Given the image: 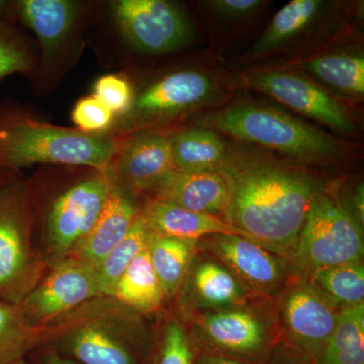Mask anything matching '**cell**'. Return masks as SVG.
Wrapping results in <instances>:
<instances>
[{
	"instance_id": "cell-30",
	"label": "cell",
	"mask_w": 364,
	"mask_h": 364,
	"mask_svg": "<svg viewBox=\"0 0 364 364\" xmlns=\"http://www.w3.org/2000/svg\"><path fill=\"white\" fill-rule=\"evenodd\" d=\"M148 364H193V352L186 327L169 318L162 327Z\"/></svg>"
},
{
	"instance_id": "cell-12",
	"label": "cell",
	"mask_w": 364,
	"mask_h": 364,
	"mask_svg": "<svg viewBox=\"0 0 364 364\" xmlns=\"http://www.w3.org/2000/svg\"><path fill=\"white\" fill-rule=\"evenodd\" d=\"M174 169L171 136L142 132L122 140L109 171L114 186L139 198Z\"/></svg>"
},
{
	"instance_id": "cell-19",
	"label": "cell",
	"mask_w": 364,
	"mask_h": 364,
	"mask_svg": "<svg viewBox=\"0 0 364 364\" xmlns=\"http://www.w3.org/2000/svg\"><path fill=\"white\" fill-rule=\"evenodd\" d=\"M140 214L152 233L174 238L200 241L205 236L237 235L250 238L215 215L193 212L165 200L149 198L140 207Z\"/></svg>"
},
{
	"instance_id": "cell-23",
	"label": "cell",
	"mask_w": 364,
	"mask_h": 364,
	"mask_svg": "<svg viewBox=\"0 0 364 364\" xmlns=\"http://www.w3.org/2000/svg\"><path fill=\"white\" fill-rule=\"evenodd\" d=\"M324 9L321 0H293L273 16L267 31L248 52L249 58L257 59L272 54L304 33Z\"/></svg>"
},
{
	"instance_id": "cell-37",
	"label": "cell",
	"mask_w": 364,
	"mask_h": 364,
	"mask_svg": "<svg viewBox=\"0 0 364 364\" xmlns=\"http://www.w3.org/2000/svg\"><path fill=\"white\" fill-rule=\"evenodd\" d=\"M14 21V2L0 0V23H13Z\"/></svg>"
},
{
	"instance_id": "cell-35",
	"label": "cell",
	"mask_w": 364,
	"mask_h": 364,
	"mask_svg": "<svg viewBox=\"0 0 364 364\" xmlns=\"http://www.w3.org/2000/svg\"><path fill=\"white\" fill-rule=\"evenodd\" d=\"M28 364H78L47 349L37 348L26 358Z\"/></svg>"
},
{
	"instance_id": "cell-26",
	"label": "cell",
	"mask_w": 364,
	"mask_h": 364,
	"mask_svg": "<svg viewBox=\"0 0 364 364\" xmlns=\"http://www.w3.org/2000/svg\"><path fill=\"white\" fill-rule=\"evenodd\" d=\"M305 68L318 80L345 95H363L364 59L360 54L324 55L306 61Z\"/></svg>"
},
{
	"instance_id": "cell-18",
	"label": "cell",
	"mask_w": 364,
	"mask_h": 364,
	"mask_svg": "<svg viewBox=\"0 0 364 364\" xmlns=\"http://www.w3.org/2000/svg\"><path fill=\"white\" fill-rule=\"evenodd\" d=\"M82 9L81 2L70 0H20L14 2V20L35 33L44 59H49L70 37Z\"/></svg>"
},
{
	"instance_id": "cell-39",
	"label": "cell",
	"mask_w": 364,
	"mask_h": 364,
	"mask_svg": "<svg viewBox=\"0 0 364 364\" xmlns=\"http://www.w3.org/2000/svg\"><path fill=\"white\" fill-rule=\"evenodd\" d=\"M198 364H244L233 359L225 358H203Z\"/></svg>"
},
{
	"instance_id": "cell-25",
	"label": "cell",
	"mask_w": 364,
	"mask_h": 364,
	"mask_svg": "<svg viewBox=\"0 0 364 364\" xmlns=\"http://www.w3.org/2000/svg\"><path fill=\"white\" fill-rule=\"evenodd\" d=\"M318 364H364V304L342 309Z\"/></svg>"
},
{
	"instance_id": "cell-21",
	"label": "cell",
	"mask_w": 364,
	"mask_h": 364,
	"mask_svg": "<svg viewBox=\"0 0 364 364\" xmlns=\"http://www.w3.org/2000/svg\"><path fill=\"white\" fill-rule=\"evenodd\" d=\"M198 247V241L150 232L146 249L166 301H172L181 293Z\"/></svg>"
},
{
	"instance_id": "cell-8",
	"label": "cell",
	"mask_w": 364,
	"mask_h": 364,
	"mask_svg": "<svg viewBox=\"0 0 364 364\" xmlns=\"http://www.w3.org/2000/svg\"><path fill=\"white\" fill-rule=\"evenodd\" d=\"M212 78L198 70L165 74L136 92L124 116L116 117L109 134L119 140L171 121L213 102L218 95Z\"/></svg>"
},
{
	"instance_id": "cell-13",
	"label": "cell",
	"mask_w": 364,
	"mask_h": 364,
	"mask_svg": "<svg viewBox=\"0 0 364 364\" xmlns=\"http://www.w3.org/2000/svg\"><path fill=\"white\" fill-rule=\"evenodd\" d=\"M338 314L331 301L310 284L294 287L282 304L289 336L301 351L312 356H318L324 348Z\"/></svg>"
},
{
	"instance_id": "cell-1",
	"label": "cell",
	"mask_w": 364,
	"mask_h": 364,
	"mask_svg": "<svg viewBox=\"0 0 364 364\" xmlns=\"http://www.w3.org/2000/svg\"><path fill=\"white\" fill-rule=\"evenodd\" d=\"M215 171L227 182L224 221L277 256H291L320 182L268 153L227 145Z\"/></svg>"
},
{
	"instance_id": "cell-27",
	"label": "cell",
	"mask_w": 364,
	"mask_h": 364,
	"mask_svg": "<svg viewBox=\"0 0 364 364\" xmlns=\"http://www.w3.org/2000/svg\"><path fill=\"white\" fill-rule=\"evenodd\" d=\"M149 235L150 230L148 229L142 215L139 214L123 240L95 267L100 294L112 296L122 275L136 259V256L147 247Z\"/></svg>"
},
{
	"instance_id": "cell-10",
	"label": "cell",
	"mask_w": 364,
	"mask_h": 364,
	"mask_svg": "<svg viewBox=\"0 0 364 364\" xmlns=\"http://www.w3.org/2000/svg\"><path fill=\"white\" fill-rule=\"evenodd\" d=\"M122 35L138 51L160 55L176 51L191 37L179 7L165 0H117L111 4Z\"/></svg>"
},
{
	"instance_id": "cell-33",
	"label": "cell",
	"mask_w": 364,
	"mask_h": 364,
	"mask_svg": "<svg viewBox=\"0 0 364 364\" xmlns=\"http://www.w3.org/2000/svg\"><path fill=\"white\" fill-rule=\"evenodd\" d=\"M71 117L76 128L92 134L109 132L116 119L114 112L92 95L76 102Z\"/></svg>"
},
{
	"instance_id": "cell-5",
	"label": "cell",
	"mask_w": 364,
	"mask_h": 364,
	"mask_svg": "<svg viewBox=\"0 0 364 364\" xmlns=\"http://www.w3.org/2000/svg\"><path fill=\"white\" fill-rule=\"evenodd\" d=\"M200 124L242 142L277 151L299 163L332 162L343 150L334 136L265 105H232L205 114Z\"/></svg>"
},
{
	"instance_id": "cell-24",
	"label": "cell",
	"mask_w": 364,
	"mask_h": 364,
	"mask_svg": "<svg viewBox=\"0 0 364 364\" xmlns=\"http://www.w3.org/2000/svg\"><path fill=\"white\" fill-rule=\"evenodd\" d=\"M171 138L174 167L179 171H215L226 155V144L210 129H189Z\"/></svg>"
},
{
	"instance_id": "cell-3",
	"label": "cell",
	"mask_w": 364,
	"mask_h": 364,
	"mask_svg": "<svg viewBox=\"0 0 364 364\" xmlns=\"http://www.w3.org/2000/svg\"><path fill=\"white\" fill-rule=\"evenodd\" d=\"M144 317L100 294L40 328L37 348L78 364H148L150 335Z\"/></svg>"
},
{
	"instance_id": "cell-38",
	"label": "cell",
	"mask_w": 364,
	"mask_h": 364,
	"mask_svg": "<svg viewBox=\"0 0 364 364\" xmlns=\"http://www.w3.org/2000/svg\"><path fill=\"white\" fill-rule=\"evenodd\" d=\"M21 171L18 170L0 168V188L6 186L9 182L14 181L21 176Z\"/></svg>"
},
{
	"instance_id": "cell-29",
	"label": "cell",
	"mask_w": 364,
	"mask_h": 364,
	"mask_svg": "<svg viewBox=\"0 0 364 364\" xmlns=\"http://www.w3.org/2000/svg\"><path fill=\"white\" fill-rule=\"evenodd\" d=\"M40 329L26 322L18 305L0 301V364L26 359L39 342Z\"/></svg>"
},
{
	"instance_id": "cell-4",
	"label": "cell",
	"mask_w": 364,
	"mask_h": 364,
	"mask_svg": "<svg viewBox=\"0 0 364 364\" xmlns=\"http://www.w3.org/2000/svg\"><path fill=\"white\" fill-rule=\"evenodd\" d=\"M121 142L109 132L86 133L0 107V168L21 171L40 163L107 171Z\"/></svg>"
},
{
	"instance_id": "cell-15",
	"label": "cell",
	"mask_w": 364,
	"mask_h": 364,
	"mask_svg": "<svg viewBox=\"0 0 364 364\" xmlns=\"http://www.w3.org/2000/svg\"><path fill=\"white\" fill-rule=\"evenodd\" d=\"M150 198L219 217L229 200L227 182L217 171L183 172L172 170L148 191Z\"/></svg>"
},
{
	"instance_id": "cell-34",
	"label": "cell",
	"mask_w": 364,
	"mask_h": 364,
	"mask_svg": "<svg viewBox=\"0 0 364 364\" xmlns=\"http://www.w3.org/2000/svg\"><path fill=\"white\" fill-rule=\"evenodd\" d=\"M208 4L223 16L238 18L255 13L263 2L261 0H213Z\"/></svg>"
},
{
	"instance_id": "cell-7",
	"label": "cell",
	"mask_w": 364,
	"mask_h": 364,
	"mask_svg": "<svg viewBox=\"0 0 364 364\" xmlns=\"http://www.w3.org/2000/svg\"><path fill=\"white\" fill-rule=\"evenodd\" d=\"M363 229L353 212L334 196L320 191L309 207L291 258L306 272L361 262Z\"/></svg>"
},
{
	"instance_id": "cell-14",
	"label": "cell",
	"mask_w": 364,
	"mask_h": 364,
	"mask_svg": "<svg viewBox=\"0 0 364 364\" xmlns=\"http://www.w3.org/2000/svg\"><path fill=\"white\" fill-rule=\"evenodd\" d=\"M203 247L254 291L272 293L284 279V267L279 257L245 237L214 235L203 241Z\"/></svg>"
},
{
	"instance_id": "cell-28",
	"label": "cell",
	"mask_w": 364,
	"mask_h": 364,
	"mask_svg": "<svg viewBox=\"0 0 364 364\" xmlns=\"http://www.w3.org/2000/svg\"><path fill=\"white\" fill-rule=\"evenodd\" d=\"M313 287L333 305L344 308L363 304L364 267L363 263H348L318 269L312 273Z\"/></svg>"
},
{
	"instance_id": "cell-32",
	"label": "cell",
	"mask_w": 364,
	"mask_h": 364,
	"mask_svg": "<svg viewBox=\"0 0 364 364\" xmlns=\"http://www.w3.org/2000/svg\"><path fill=\"white\" fill-rule=\"evenodd\" d=\"M92 95L119 117L130 109L135 98V90L130 81L124 76L107 74L97 79L93 86Z\"/></svg>"
},
{
	"instance_id": "cell-11",
	"label": "cell",
	"mask_w": 364,
	"mask_h": 364,
	"mask_svg": "<svg viewBox=\"0 0 364 364\" xmlns=\"http://www.w3.org/2000/svg\"><path fill=\"white\" fill-rule=\"evenodd\" d=\"M244 85L274 98L299 114L341 133L355 131L346 109L310 79L287 71H264L244 77Z\"/></svg>"
},
{
	"instance_id": "cell-2",
	"label": "cell",
	"mask_w": 364,
	"mask_h": 364,
	"mask_svg": "<svg viewBox=\"0 0 364 364\" xmlns=\"http://www.w3.org/2000/svg\"><path fill=\"white\" fill-rule=\"evenodd\" d=\"M58 167L59 176L31 178L33 233L47 270L77 254L112 186L109 170Z\"/></svg>"
},
{
	"instance_id": "cell-40",
	"label": "cell",
	"mask_w": 364,
	"mask_h": 364,
	"mask_svg": "<svg viewBox=\"0 0 364 364\" xmlns=\"http://www.w3.org/2000/svg\"><path fill=\"white\" fill-rule=\"evenodd\" d=\"M9 364H28V363H26V359H21V360L14 361V363Z\"/></svg>"
},
{
	"instance_id": "cell-9",
	"label": "cell",
	"mask_w": 364,
	"mask_h": 364,
	"mask_svg": "<svg viewBox=\"0 0 364 364\" xmlns=\"http://www.w3.org/2000/svg\"><path fill=\"white\" fill-rule=\"evenodd\" d=\"M97 296L95 268L70 257L48 269L18 306L26 322L40 329Z\"/></svg>"
},
{
	"instance_id": "cell-31",
	"label": "cell",
	"mask_w": 364,
	"mask_h": 364,
	"mask_svg": "<svg viewBox=\"0 0 364 364\" xmlns=\"http://www.w3.org/2000/svg\"><path fill=\"white\" fill-rule=\"evenodd\" d=\"M33 56L26 38L14 23H0V80L32 70Z\"/></svg>"
},
{
	"instance_id": "cell-6",
	"label": "cell",
	"mask_w": 364,
	"mask_h": 364,
	"mask_svg": "<svg viewBox=\"0 0 364 364\" xmlns=\"http://www.w3.org/2000/svg\"><path fill=\"white\" fill-rule=\"evenodd\" d=\"M46 272L33 233L32 182L21 174L0 188V301L20 305Z\"/></svg>"
},
{
	"instance_id": "cell-17",
	"label": "cell",
	"mask_w": 364,
	"mask_h": 364,
	"mask_svg": "<svg viewBox=\"0 0 364 364\" xmlns=\"http://www.w3.org/2000/svg\"><path fill=\"white\" fill-rule=\"evenodd\" d=\"M138 198L112 183L102 213L73 257L97 267L129 233L140 214Z\"/></svg>"
},
{
	"instance_id": "cell-20",
	"label": "cell",
	"mask_w": 364,
	"mask_h": 364,
	"mask_svg": "<svg viewBox=\"0 0 364 364\" xmlns=\"http://www.w3.org/2000/svg\"><path fill=\"white\" fill-rule=\"evenodd\" d=\"M196 321L210 343L231 353H256L267 340V331L259 318L241 309L218 311Z\"/></svg>"
},
{
	"instance_id": "cell-22",
	"label": "cell",
	"mask_w": 364,
	"mask_h": 364,
	"mask_svg": "<svg viewBox=\"0 0 364 364\" xmlns=\"http://www.w3.org/2000/svg\"><path fill=\"white\" fill-rule=\"evenodd\" d=\"M112 296L141 315H155L165 299L161 284L151 264L147 249L136 256L114 287Z\"/></svg>"
},
{
	"instance_id": "cell-36",
	"label": "cell",
	"mask_w": 364,
	"mask_h": 364,
	"mask_svg": "<svg viewBox=\"0 0 364 364\" xmlns=\"http://www.w3.org/2000/svg\"><path fill=\"white\" fill-rule=\"evenodd\" d=\"M353 212L356 219L360 223V225H363L364 218V189L363 183H359L358 188L355 189V193L353 195Z\"/></svg>"
},
{
	"instance_id": "cell-16",
	"label": "cell",
	"mask_w": 364,
	"mask_h": 364,
	"mask_svg": "<svg viewBox=\"0 0 364 364\" xmlns=\"http://www.w3.org/2000/svg\"><path fill=\"white\" fill-rule=\"evenodd\" d=\"M245 289L222 263L212 259L198 261L195 257L178 294L179 306L186 311L234 309L245 301Z\"/></svg>"
}]
</instances>
